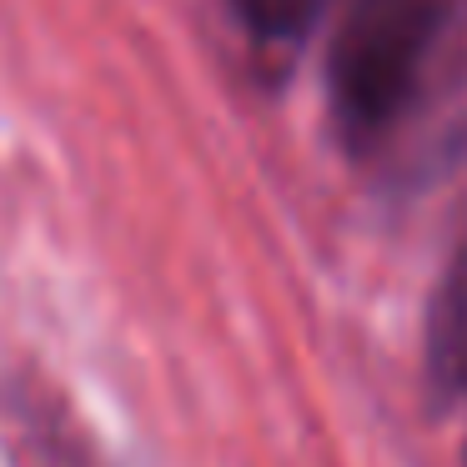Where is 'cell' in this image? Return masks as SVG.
I'll return each mask as SVG.
<instances>
[{
  "label": "cell",
  "mask_w": 467,
  "mask_h": 467,
  "mask_svg": "<svg viewBox=\"0 0 467 467\" xmlns=\"http://www.w3.org/2000/svg\"><path fill=\"white\" fill-rule=\"evenodd\" d=\"M332 121L357 161L422 182L467 151V0H352Z\"/></svg>",
  "instance_id": "obj_1"
},
{
  "label": "cell",
  "mask_w": 467,
  "mask_h": 467,
  "mask_svg": "<svg viewBox=\"0 0 467 467\" xmlns=\"http://www.w3.org/2000/svg\"><path fill=\"white\" fill-rule=\"evenodd\" d=\"M5 432H11V452L21 467H101L76 417H66V407L51 402L41 387H16L11 392Z\"/></svg>",
  "instance_id": "obj_2"
},
{
  "label": "cell",
  "mask_w": 467,
  "mask_h": 467,
  "mask_svg": "<svg viewBox=\"0 0 467 467\" xmlns=\"http://www.w3.org/2000/svg\"><path fill=\"white\" fill-rule=\"evenodd\" d=\"M427 362L432 382L452 397H467V236L457 242L447 276L432 296V322H427Z\"/></svg>",
  "instance_id": "obj_3"
},
{
  "label": "cell",
  "mask_w": 467,
  "mask_h": 467,
  "mask_svg": "<svg viewBox=\"0 0 467 467\" xmlns=\"http://www.w3.org/2000/svg\"><path fill=\"white\" fill-rule=\"evenodd\" d=\"M226 11L236 16V26H242L256 46L286 51V46L306 41V31L322 21L327 0H226Z\"/></svg>",
  "instance_id": "obj_4"
}]
</instances>
